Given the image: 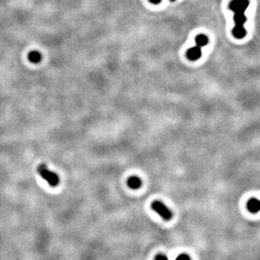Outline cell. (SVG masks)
Instances as JSON below:
<instances>
[{
    "mask_svg": "<svg viewBox=\"0 0 260 260\" xmlns=\"http://www.w3.org/2000/svg\"><path fill=\"white\" fill-rule=\"evenodd\" d=\"M249 6V0H232L229 4V9L234 13L235 26L233 29V35L235 38L242 39L245 37L247 31L244 28L247 17L245 11Z\"/></svg>",
    "mask_w": 260,
    "mask_h": 260,
    "instance_id": "6da1fadb",
    "label": "cell"
},
{
    "mask_svg": "<svg viewBox=\"0 0 260 260\" xmlns=\"http://www.w3.org/2000/svg\"><path fill=\"white\" fill-rule=\"evenodd\" d=\"M195 42H196V46L189 48L186 52L187 58L191 61H195L201 57V48L204 46L208 44L209 38L207 37V36L204 34H200L196 36Z\"/></svg>",
    "mask_w": 260,
    "mask_h": 260,
    "instance_id": "7a4b0ae2",
    "label": "cell"
},
{
    "mask_svg": "<svg viewBox=\"0 0 260 260\" xmlns=\"http://www.w3.org/2000/svg\"><path fill=\"white\" fill-rule=\"evenodd\" d=\"M37 172L41 175V177L43 179H45L51 185V187H56L59 184L60 179H59L58 175L49 170L46 164H41L37 167Z\"/></svg>",
    "mask_w": 260,
    "mask_h": 260,
    "instance_id": "3957f363",
    "label": "cell"
},
{
    "mask_svg": "<svg viewBox=\"0 0 260 260\" xmlns=\"http://www.w3.org/2000/svg\"><path fill=\"white\" fill-rule=\"evenodd\" d=\"M152 208L155 211L157 212L158 214H159L166 220H169L173 217V214L170 211V209L167 206H165L162 202H153L152 205Z\"/></svg>",
    "mask_w": 260,
    "mask_h": 260,
    "instance_id": "277c9868",
    "label": "cell"
},
{
    "mask_svg": "<svg viewBox=\"0 0 260 260\" xmlns=\"http://www.w3.org/2000/svg\"><path fill=\"white\" fill-rule=\"evenodd\" d=\"M247 209L252 213H258L260 209V203L258 199L257 198H251L249 201L247 202Z\"/></svg>",
    "mask_w": 260,
    "mask_h": 260,
    "instance_id": "5b68a950",
    "label": "cell"
},
{
    "mask_svg": "<svg viewBox=\"0 0 260 260\" xmlns=\"http://www.w3.org/2000/svg\"><path fill=\"white\" fill-rule=\"evenodd\" d=\"M128 186L130 187V188H133V189H137L141 186V180L138 177H136V176H133V177H130L129 179H128Z\"/></svg>",
    "mask_w": 260,
    "mask_h": 260,
    "instance_id": "8992f818",
    "label": "cell"
},
{
    "mask_svg": "<svg viewBox=\"0 0 260 260\" xmlns=\"http://www.w3.org/2000/svg\"><path fill=\"white\" fill-rule=\"evenodd\" d=\"M42 56H41V52H37V51H32V52H29L28 54V59L30 60V62H33V63H38L41 62Z\"/></svg>",
    "mask_w": 260,
    "mask_h": 260,
    "instance_id": "52a82bcc",
    "label": "cell"
},
{
    "mask_svg": "<svg viewBox=\"0 0 260 260\" xmlns=\"http://www.w3.org/2000/svg\"><path fill=\"white\" fill-rule=\"evenodd\" d=\"M176 260H191V259H190V258H189L188 255H186V254H181V255H179V256L176 258Z\"/></svg>",
    "mask_w": 260,
    "mask_h": 260,
    "instance_id": "ba28073f",
    "label": "cell"
},
{
    "mask_svg": "<svg viewBox=\"0 0 260 260\" xmlns=\"http://www.w3.org/2000/svg\"><path fill=\"white\" fill-rule=\"evenodd\" d=\"M155 260H168V258L163 254H158V255L156 256V259Z\"/></svg>",
    "mask_w": 260,
    "mask_h": 260,
    "instance_id": "9c48e42d",
    "label": "cell"
},
{
    "mask_svg": "<svg viewBox=\"0 0 260 260\" xmlns=\"http://www.w3.org/2000/svg\"><path fill=\"white\" fill-rule=\"evenodd\" d=\"M149 1H150L152 4H160V3H161L162 0H149Z\"/></svg>",
    "mask_w": 260,
    "mask_h": 260,
    "instance_id": "30bf717a",
    "label": "cell"
},
{
    "mask_svg": "<svg viewBox=\"0 0 260 260\" xmlns=\"http://www.w3.org/2000/svg\"><path fill=\"white\" fill-rule=\"evenodd\" d=\"M170 1H171V2H174L175 0H170Z\"/></svg>",
    "mask_w": 260,
    "mask_h": 260,
    "instance_id": "8fae6325",
    "label": "cell"
}]
</instances>
